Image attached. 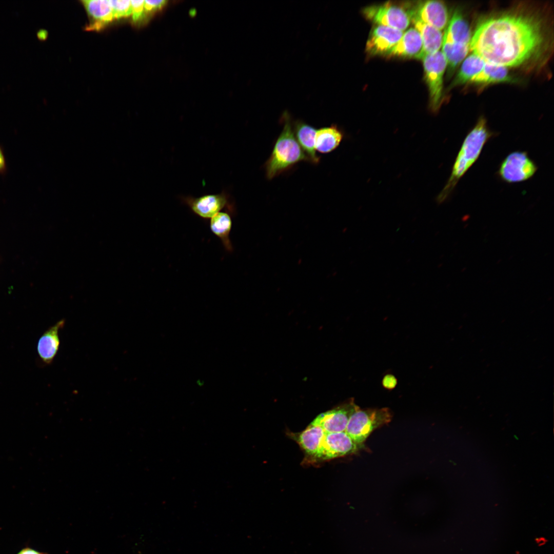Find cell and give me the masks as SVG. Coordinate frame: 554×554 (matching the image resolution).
I'll return each mask as SVG.
<instances>
[{"label":"cell","mask_w":554,"mask_h":554,"mask_svg":"<svg viewBox=\"0 0 554 554\" xmlns=\"http://www.w3.org/2000/svg\"><path fill=\"white\" fill-rule=\"evenodd\" d=\"M544 37L542 21L537 16L508 12L481 22L471 36L469 49L486 63L516 67L539 54Z\"/></svg>","instance_id":"cell-1"},{"label":"cell","mask_w":554,"mask_h":554,"mask_svg":"<svg viewBox=\"0 0 554 554\" xmlns=\"http://www.w3.org/2000/svg\"><path fill=\"white\" fill-rule=\"evenodd\" d=\"M496 133L490 130L485 117L481 116L465 136L453 163L451 174L437 197V202H444L451 195L458 182L479 157L486 143Z\"/></svg>","instance_id":"cell-2"},{"label":"cell","mask_w":554,"mask_h":554,"mask_svg":"<svg viewBox=\"0 0 554 554\" xmlns=\"http://www.w3.org/2000/svg\"><path fill=\"white\" fill-rule=\"evenodd\" d=\"M284 126L276 139L272 153L265 164L266 176L272 179L302 161H309L293 132L288 112L282 115Z\"/></svg>","instance_id":"cell-3"},{"label":"cell","mask_w":554,"mask_h":554,"mask_svg":"<svg viewBox=\"0 0 554 554\" xmlns=\"http://www.w3.org/2000/svg\"><path fill=\"white\" fill-rule=\"evenodd\" d=\"M392 417L388 408L359 407L351 416L345 431L355 443L362 445L374 430L389 423Z\"/></svg>","instance_id":"cell-4"},{"label":"cell","mask_w":554,"mask_h":554,"mask_svg":"<svg viewBox=\"0 0 554 554\" xmlns=\"http://www.w3.org/2000/svg\"><path fill=\"white\" fill-rule=\"evenodd\" d=\"M423 61L424 72L429 93V107L430 110L437 112L442 104L443 94V76L447 68L445 58L442 51L425 55Z\"/></svg>","instance_id":"cell-5"},{"label":"cell","mask_w":554,"mask_h":554,"mask_svg":"<svg viewBox=\"0 0 554 554\" xmlns=\"http://www.w3.org/2000/svg\"><path fill=\"white\" fill-rule=\"evenodd\" d=\"M538 166L526 151L509 153L501 162L497 174L500 179L509 184L527 181L532 177Z\"/></svg>","instance_id":"cell-6"},{"label":"cell","mask_w":554,"mask_h":554,"mask_svg":"<svg viewBox=\"0 0 554 554\" xmlns=\"http://www.w3.org/2000/svg\"><path fill=\"white\" fill-rule=\"evenodd\" d=\"M362 13L376 25L402 31L407 29L410 24L409 16L404 8L390 2L368 6L362 10Z\"/></svg>","instance_id":"cell-7"},{"label":"cell","mask_w":554,"mask_h":554,"mask_svg":"<svg viewBox=\"0 0 554 554\" xmlns=\"http://www.w3.org/2000/svg\"><path fill=\"white\" fill-rule=\"evenodd\" d=\"M403 7L409 18H418L441 31L448 24V11L446 5L442 1H419L414 4L406 3Z\"/></svg>","instance_id":"cell-8"},{"label":"cell","mask_w":554,"mask_h":554,"mask_svg":"<svg viewBox=\"0 0 554 554\" xmlns=\"http://www.w3.org/2000/svg\"><path fill=\"white\" fill-rule=\"evenodd\" d=\"M362 447L345 431L325 433L314 459L327 460L342 457L356 452Z\"/></svg>","instance_id":"cell-9"},{"label":"cell","mask_w":554,"mask_h":554,"mask_svg":"<svg viewBox=\"0 0 554 554\" xmlns=\"http://www.w3.org/2000/svg\"><path fill=\"white\" fill-rule=\"evenodd\" d=\"M351 399L335 408L318 416L311 424L321 427L326 433L345 431L352 414L359 408Z\"/></svg>","instance_id":"cell-10"},{"label":"cell","mask_w":554,"mask_h":554,"mask_svg":"<svg viewBox=\"0 0 554 554\" xmlns=\"http://www.w3.org/2000/svg\"><path fill=\"white\" fill-rule=\"evenodd\" d=\"M402 31L376 25L371 30L366 44V51L370 55H386L400 41Z\"/></svg>","instance_id":"cell-11"},{"label":"cell","mask_w":554,"mask_h":554,"mask_svg":"<svg viewBox=\"0 0 554 554\" xmlns=\"http://www.w3.org/2000/svg\"><path fill=\"white\" fill-rule=\"evenodd\" d=\"M229 197L226 193L222 192L195 198L188 196L185 197L184 201L200 217L211 219L224 208L227 207L230 211L234 210L230 204Z\"/></svg>","instance_id":"cell-12"},{"label":"cell","mask_w":554,"mask_h":554,"mask_svg":"<svg viewBox=\"0 0 554 554\" xmlns=\"http://www.w3.org/2000/svg\"><path fill=\"white\" fill-rule=\"evenodd\" d=\"M65 325L61 320L48 328L40 337L37 344V352L45 365L51 364L56 357L60 346L59 331Z\"/></svg>","instance_id":"cell-13"},{"label":"cell","mask_w":554,"mask_h":554,"mask_svg":"<svg viewBox=\"0 0 554 554\" xmlns=\"http://www.w3.org/2000/svg\"><path fill=\"white\" fill-rule=\"evenodd\" d=\"M423 51L421 35L414 28L403 33L400 41L387 53L388 56L420 59Z\"/></svg>","instance_id":"cell-14"},{"label":"cell","mask_w":554,"mask_h":554,"mask_svg":"<svg viewBox=\"0 0 554 554\" xmlns=\"http://www.w3.org/2000/svg\"><path fill=\"white\" fill-rule=\"evenodd\" d=\"M412 24L419 32L423 43V51L420 57L439 51L443 39L441 30L415 17H410Z\"/></svg>","instance_id":"cell-15"},{"label":"cell","mask_w":554,"mask_h":554,"mask_svg":"<svg viewBox=\"0 0 554 554\" xmlns=\"http://www.w3.org/2000/svg\"><path fill=\"white\" fill-rule=\"evenodd\" d=\"M295 137L309 161L317 164L320 158L315 149V137L316 129L301 120H297L293 126Z\"/></svg>","instance_id":"cell-16"},{"label":"cell","mask_w":554,"mask_h":554,"mask_svg":"<svg viewBox=\"0 0 554 554\" xmlns=\"http://www.w3.org/2000/svg\"><path fill=\"white\" fill-rule=\"evenodd\" d=\"M325 433L321 427L310 424L303 431L292 434V437L308 456L314 459Z\"/></svg>","instance_id":"cell-17"},{"label":"cell","mask_w":554,"mask_h":554,"mask_svg":"<svg viewBox=\"0 0 554 554\" xmlns=\"http://www.w3.org/2000/svg\"><path fill=\"white\" fill-rule=\"evenodd\" d=\"M82 2L93 21L90 29H99L114 19L109 1L85 0Z\"/></svg>","instance_id":"cell-18"},{"label":"cell","mask_w":554,"mask_h":554,"mask_svg":"<svg viewBox=\"0 0 554 554\" xmlns=\"http://www.w3.org/2000/svg\"><path fill=\"white\" fill-rule=\"evenodd\" d=\"M442 46V52L446 61L448 74L451 75L466 57L470 50L469 45L454 42L445 32Z\"/></svg>","instance_id":"cell-19"},{"label":"cell","mask_w":554,"mask_h":554,"mask_svg":"<svg viewBox=\"0 0 554 554\" xmlns=\"http://www.w3.org/2000/svg\"><path fill=\"white\" fill-rule=\"evenodd\" d=\"M343 138V133L336 125L321 128L316 130L315 149L322 153H327L336 149Z\"/></svg>","instance_id":"cell-20"},{"label":"cell","mask_w":554,"mask_h":554,"mask_svg":"<svg viewBox=\"0 0 554 554\" xmlns=\"http://www.w3.org/2000/svg\"><path fill=\"white\" fill-rule=\"evenodd\" d=\"M506 67L486 63L482 70L470 82L479 85L513 82Z\"/></svg>","instance_id":"cell-21"},{"label":"cell","mask_w":554,"mask_h":554,"mask_svg":"<svg viewBox=\"0 0 554 554\" xmlns=\"http://www.w3.org/2000/svg\"><path fill=\"white\" fill-rule=\"evenodd\" d=\"M456 43L469 45L471 32L467 22L459 10H456L445 32Z\"/></svg>","instance_id":"cell-22"},{"label":"cell","mask_w":554,"mask_h":554,"mask_svg":"<svg viewBox=\"0 0 554 554\" xmlns=\"http://www.w3.org/2000/svg\"><path fill=\"white\" fill-rule=\"evenodd\" d=\"M485 63L484 60L474 53L469 55L463 61L451 86L470 82L474 76L482 70Z\"/></svg>","instance_id":"cell-23"},{"label":"cell","mask_w":554,"mask_h":554,"mask_svg":"<svg viewBox=\"0 0 554 554\" xmlns=\"http://www.w3.org/2000/svg\"><path fill=\"white\" fill-rule=\"evenodd\" d=\"M210 227L212 232L221 240L225 249L232 250L229 235L232 227V221L226 212H219L211 218Z\"/></svg>","instance_id":"cell-24"},{"label":"cell","mask_w":554,"mask_h":554,"mask_svg":"<svg viewBox=\"0 0 554 554\" xmlns=\"http://www.w3.org/2000/svg\"><path fill=\"white\" fill-rule=\"evenodd\" d=\"M109 3L111 7L114 18L127 17L132 14L131 1L111 0Z\"/></svg>","instance_id":"cell-25"},{"label":"cell","mask_w":554,"mask_h":554,"mask_svg":"<svg viewBox=\"0 0 554 554\" xmlns=\"http://www.w3.org/2000/svg\"><path fill=\"white\" fill-rule=\"evenodd\" d=\"M145 1H131L132 19L134 22L144 19L147 15L144 8Z\"/></svg>","instance_id":"cell-26"},{"label":"cell","mask_w":554,"mask_h":554,"mask_svg":"<svg viewBox=\"0 0 554 554\" xmlns=\"http://www.w3.org/2000/svg\"><path fill=\"white\" fill-rule=\"evenodd\" d=\"M167 1L163 0L145 1L144 8L147 16L160 10L167 4Z\"/></svg>","instance_id":"cell-27"},{"label":"cell","mask_w":554,"mask_h":554,"mask_svg":"<svg viewBox=\"0 0 554 554\" xmlns=\"http://www.w3.org/2000/svg\"><path fill=\"white\" fill-rule=\"evenodd\" d=\"M397 384V380L396 378L392 374L386 375L383 380V386L387 389H393Z\"/></svg>","instance_id":"cell-28"},{"label":"cell","mask_w":554,"mask_h":554,"mask_svg":"<svg viewBox=\"0 0 554 554\" xmlns=\"http://www.w3.org/2000/svg\"><path fill=\"white\" fill-rule=\"evenodd\" d=\"M17 554H43L30 548H25L21 550Z\"/></svg>","instance_id":"cell-29"},{"label":"cell","mask_w":554,"mask_h":554,"mask_svg":"<svg viewBox=\"0 0 554 554\" xmlns=\"http://www.w3.org/2000/svg\"><path fill=\"white\" fill-rule=\"evenodd\" d=\"M47 32L46 31V30L44 29L39 30L37 33V37L42 40L45 39L47 37Z\"/></svg>","instance_id":"cell-30"},{"label":"cell","mask_w":554,"mask_h":554,"mask_svg":"<svg viewBox=\"0 0 554 554\" xmlns=\"http://www.w3.org/2000/svg\"><path fill=\"white\" fill-rule=\"evenodd\" d=\"M5 168V161L4 154L0 148V171H3Z\"/></svg>","instance_id":"cell-31"}]
</instances>
